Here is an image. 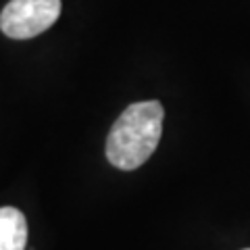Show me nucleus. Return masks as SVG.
<instances>
[{
	"mask_svg": "<svg viewBox=\"0 0 250 250\" xmlns=\"http://www.w3.org/2000/svg\"><path fill=\"white\" fill-rule=\"evenodd\" d=\"M163 104L159 100L129 104L106 138V159L121 171H134L150 159L163 134Z\"/></svg>",
	"mask_w": 250,
	"mask_h": 250,
	"instance_id": "f257e3e1",
	"label": "nucleus"
},
{
	"mask_svg": "<svg viewBox=\"0 0 250 250\" xmlns=\"http://www.w3.org/2000/svg\"><path fill=\"white\" fill-rule=\"evenodd\" d=\"M61 17V0H11L0 13V29L13 40L44 34Z\"/></svg>",
	"mask_w": 250,
	"mask_h": 250,
	"instance_id": "f03ea898",
	"label": "nucleus"
},
{
	"mask_svg": "<svg viewBox=\"0 0 250 250\" xmlns=\"http://www.w3.org/2000/svg\"><path fill=\"white\" fill-rule=\"evenodd\" d=\"M27 221L15 207L0 208V250H25Z\"/></svg>",
	"mask_w": 250,
	"mask_h": 250,
	"instance_id": "7ed1b4c3",
	"label": "nucleus"
},
{
	"mask_svg": "<svg viewBox=\"0 0 250 250\" xmlns=\"http://www.w3.org/2000/svg\"><path fill=\"white\" fill-rule=\"evenodd\" d=\"M244 250H250V248H244Z\"/></svg>",
	"mask_w": 250,
	"mask_h": 250,
	"instance_id": "20e7f679",
	"label": "nucleus"
}]
</instances>
